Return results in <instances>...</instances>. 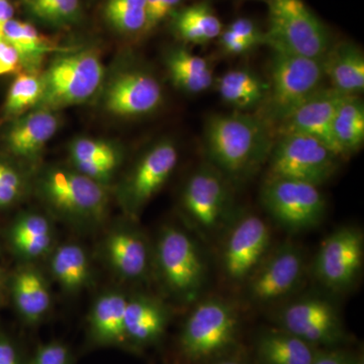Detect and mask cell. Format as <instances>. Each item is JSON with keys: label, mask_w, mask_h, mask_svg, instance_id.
<instances>
[{"label": "cell", "mask_w": 364, "mask_h": 364, "mask_svg": "<svg viewBox=\"0 0 364 364\" xmlns=\"http://www.w3.org/2000/svg\"><path fill=\"white\" fill-rule=\"evenodd\" d=\"M203 141L210 164L234 181L255 173L267 161L273 145L269 124L243 112L208 117Z\"/></svg>", "instance_id": "obj_1"}, {"label": "cell", "mask_w": 364, "mask_h": 364, "mask_svg": "<svg viewBox=\"0 0 364 364\" xmlns=\"http://www.w3.org/2000/svg\"><path fill=\"white\" fill-rule=\"evenodd\" d=\"M38 193L55 214L80 226H97L109 212L105 184L75 168L53 166L44 170L38 179Z\"/></svg>", "instance_id": "obj_2"}, {"label": "cell", "mask_w": 364, "mask_h": 364, "mask_svg": "<svg viewBox=\"0 0 364 364\" xmlns=\"http://www.w3.org/2000/svg\"><path fill=\"white\" fill-rule=\"evenodd\" d=\"M240 317L229 301L219 298L203 299L184 322L179 350L189 363L219 358L236 343Z\"/></svg>", "instance_id": "obj_3"}, {"label": "cell", "mask_w": 364, "mask_h": 364, "mask_svg": "<svg viewBox=\"0 0 364 364\" xmlns=\"http://www.w3.org/2000/svg\"><path fill=\"white\" fill-rule=\"evenodd\" d=\"M42 76L44 91L36 109L57 111L90 100L102 85L105 68L95 50H70L60 53Z\"/></svg>", "instance_id": "obj_4"}, {"label": "cell", "mask_w": 364, "mask_h": 364, "mask_svg": "<svg viewBox=\"0 0 364 364\" xmlns=\"http://www.w3.org/2000/svg\"><path fill=\"white\" fill-rule=\"evenodd\" d=\"M324 58L314 59L273 51L264 119L279 124L296 107L322 88Z\"/></svg>", "instance_id": "obj_5"}, {"label": "cell", "mask_w": 364, "mask_h": 364, "mask_svg": "<svg viewBox=\"0 0 364 364\" xmlns=\"http://www.w3.org/2000/svg\"><path fill=\"white\" fill-rule=\"evenodd\" d=\"M181 205L189 224L205 242L222 237L235 217L229 181L212 164L191 174Z\"/></svg>", "instance_id": "obj_6"}, {"label": "cell", "mask_w": 364, "mask_h": 364, "mask_svg": "<svg viewBox=\"0 0 364 364\" xmlns=\"http://www.w3.org/2000/svg\"><path fill=\"white\" fill-rule=\"evenodd\" d=\"M268 7L265 45L274 52L324 58L331 49L329 33L303 0H268Z\"/></svg>", "instance_id": "obj_7"}, {"label": "cell", "mask_w": 364, "mask_h": 364, "mask_svg": "<svg viewBox=\"0 0 364 364\" xmlns=\"http://www.w3.org/2000/svg\"><path fill=\"white\" fill-rule=\"evenodd\" d=\"M160 279L181 303H191L205 286L207 265L198 244L186 231L166 226L160 232L154 252Z\"/></svg>", "instance_id": "obj_8"}, {"label": "cell", "mask_w": 364, "mask_h": 364, "mask_svg": "<svg viewBox=\"0 0 364 364\" xmlns=\"http://www.w3.org/2000/svg\"><path fill=\"white\" fill-rule=\"evenodd\" d=\"M339 157L325 143L304 134H284L268 156L267 178L291 179L320 186L329 181Z\"/></svg>", "instance_id": "obj_9"}, {"label": "cell", "mask_w": 364, "mask_h": 364, "mask_svg": "<svg viewBox=\"0 0 364 364\" xmlns=\"http://www.w3.org/2000/svg\"><path fill=\"white\" fill-rule=\"evenodd\" d=\"M261 203L273 221L289 233L312 230L325 217L324 196L318 186L306 182L267 178Z\"/></svg>", "instance_id": "obj_10"}, {"label": "cell", "mask_w": 364, "mask_h": 364, "mask_svg": "<svg viewBox=\"0 0 364 364\" xmlns=\"http://www.w3.org/2000/svg\"><path fill=\"white\" fill-rule=\"evenodd\" d=\"M222 237L221 267L225 279L243 287L272 250L269 225L258 215H235Z\"/></svg>", "instance_id": "obj_11"}, {"label": "cell", "mask_w": 364, "mask_h": 364, "mask_svg": "<svg viewBox=\"0 0 364 364\" xmlns=\"http://www.w3.org/2000/svg\"><path fill=\"white\" fill-rule=\"evenodd\" d=\"M277 320L280 329L318 349L337 348L346 342L338 309L321 296H303L287 304L277 313Z\"/></svg>", "instance_id": "obj_12"}, {"label": "cell", "mask_w": 364, "mask_h": 364, "mask_svg": "<svg viewBox=\"0 0 364 364\" xmlns=\"http://www.w3.org/2000/svg\"><path fill=\"white\" fill-rule=\"evenodd\" d=\"M364 236L359 228L343 226L335 230L321 244L314 272L322 286L333 293L352 289L363 272Z\"/></svg>", "instance_id": "obj_13"}, {"label": "cell", "mask_w": 364, "mask_h": 364, "mask_svg": "<svg viewBox=\"0 0 364 364\" xmlns=\"http://www.w3.org/2000/svg\"><path fill=\"white\" fill-rule=\"evenodd\" d=\"M301 249L291 242L272 249L244 284L246 298L255 305H269L291 296L305 277Z\"/></svg>", "instance_id": "obj_14"}, {"label": "cell", "mask_w": 364, "mask_h": 364, "mask_svg": "<svg viewBox=\"0 0 364 364\" xmlns=\"http://www.w3.org/2000/svg\"><path fill=\"white\" fill-rule=\"evenodd\" d=\"M178 151L171 140H162L136 163L119 191L124 210L135 219L163 188L176 169Z\"/></svg>", "instance_id": "obj_15"}, {"label": "cell", "mask_w": 364, "mask_h": 364, "mask_svg": "<svg viewBox=\"0 0 364 364\" xmlns=\"http://www.w3.org/2000/svg\"><path fill=\"white\" fill-rule=\"evenodd\" d=\"M344 95L333 88H321L279 124V134H304L325 143L339 158L333 136V119Z\"/></svg>", "instance_id": "obj_16"}, {"label": "cell", "mask_w": 364, "mask_h": 364, "mask_svg": "<svg viewBox=\"0 0 364 364\" xmlns=\"http://www.w3.org/2000/svg\"><path fill=\"white\" fill-rule=\"evenodd\" d=\"M105 107L117 117H139L150 114L162 102V88L154 76L134 70L119 74L107 86Z\"/></svg>", "instance_id": "obj_17"}, {"label": "cell", "mask_w": 364, "mask_h": 364, "mask_svg": "<svg viewBox=\"0 0 364 364\" xmlns=\"http://www.w3.org/2000/svg\"><path fill=\"white\" fill-rule=\"evenodd\" d=\"M105 259L117 277L141 280L147 277L152 254L142 232L131 225L114 228L104 242Z\"/></svg>", "instance_id": "obj_18"}, {"label": "cell", "mask_w": 364, "mask_h": 364, "mask_svg": "<svg viewBox=\"0 0 364 364\" xmlns=\"http://www.w3.org/2000/svg\"><path fill=\"white\" fill-rule=\"evenodd\" d=\"M168 309L163 301L149 294L128 298L124 313L127 344L144 348L162 338L169 323Z\"/></svg>", "instance_id": "obj_19"}, {"label": "cell", "mask_w": 364, "mask_h": 364, "mask_svg": "<svg viewBox=\"0 0 364 364\" xmlns=\"http://www.w3.org/2000/svg\"><path fill=\"white\" fill-rule=\"evenodd\" d=\"M60 119L56 111L35 109L23 114L7 134V146L16 156L36 159L58 131Z\"/></svg>", "instance_id": "obj_20"}, {"label": "cell", "mask_w": 364, "mask_h": 364, "mask_svg": "<svg viewBox=\"0 0 364 364\" xmlns=\"http://www.w3.org/2000/svg\"><path fill=\"white\" fill-rule=\"evenodd\" d=\"M74 168L102 184H107L122 162V153L114 144L92 138L75 139L69 146Z\"/></svg>", "instance_id": "obj_21"}, {"label": "cell", "mask_w": 364, "mask_h": 364, "mask_svg": "<svg viewBox=\"0 0 364 364\" xmlns=\"http://www.w3.org/2000/svg\"><path fill=\"white\" fill-rule=\"evenodd\" d=\"M13 298L16 310L28 324H37L49 313L52 294L41 270L26 265L13 279Z\"/></svg>", "instance_id": "obj_22"}, {"label": "cell", "mask_w": 364, "mask_h": 364, "mask_svg": "<svg viewBox=\"0 0 364 364\" xmlns=\"http://www.w3.org/2000/svg\"><path fill=\"white\" fill-rule=\"evenodd\" d=\"M126 294L107 291L98 296L91 308L90 332L93 342L104 346L127 344L124 334Z\"/></svg>", "instance_id": "obj_23"}, {"label": "cell", "mask_w": 364, "mask_h": 364, "mask_svg": "<svg viewBox=\"0 0 364 364\" xmlns=\"http://www.w3.org/2000/svg\"><path fill=\"white\" fill-rule=\"evenodd\" d=\"M320 350L280 328L264 330L255 342L260 364H312Z\"/></svg>", "instance_id": "obj_24"}, {"label": "cell", "mask_w": 364, "mask_h": 364, "mask_svg": "<svg viewBox=\"0 0 364 364\" xmlns=\"http://www.w3.org/2000/svg\"><path fill=\"white\" fill-rule=\"evenodd\" d=\"M326 77L333 90L343 95H358L364 90V56L358 47L340 44L324 57Z\"/></svg>", "instance_id": "obj_25"}, {"label": "cell", "mask_w": 364, "mask_h": 364, "mask_svg": "<svg viewBox=\"0 0 364 364\" xmlns=\"http://www.w3.org/2000/svg\"><path fill=\"white\" fill-rule=\"evenodd\" d=\"M1 37L16 50L21 66L28 72H39L48 55L71 50L60 47L31 23L14 18L4 26Z\"/></svg>", "instance_id": "obj_26"}, {"label": "cell", "mask_w": 364, "mask_h": 364, "mask_svg": "<svg viewBox=\"0 0 364 364\" xmlns=\"http://www.w3.org/2000/svg\"><path fill=\"white\" fill-rule=\"evenodd\" d=\"M54 239L51 222L38 213L21 215L11 228V244L14 250L26 259L35 260L47 255L51 251Z\"/></svg>", "instance_id": "obj_27"}, {"label": "cell", "mask_w": 364, "mask_h": 364, "mask_svg": "<svg viewBox=\"0 0 364 364\" xmlns=\"http://www.w3.org/2000/svg\"><path fill=\"white\" fill-rule=\"evenodd\" d=\"M50 270L57 284L68 294L79 293L90 282V258L78 244L66 243L55 249Z\"/></svg>", "instance_id": "obj_28"}, {"label": "cell", "mask_w": 364, "mask_h": 364, "mask_svg": "<svg viewBox=\"0 0 364 364\" xmlns=\"http://www.w3.org/2000/svg\"><path fill=\"white\" fill-rule=\"evenodd\" d=\"M170 78L177 88L188 93L203 92L213 85V71L208 60L186 48H176L165 60Z\"/></svg>", "instance_id": "obj_29"}, {"label": "cell", "mask_w": 364, "mask_h": 364, "mask_svg": "<svg viewBox=\"0 0 364 364\" xmlns=\"http://www.w3.org/2000/svg\"><path fill=\"white\" fill-rule=\"evenodd\" d=\"M218 91L228 105L245 111L263 104L269 86L248 69H234L218 79Z\"/></svg>", "instance_id": "obj_30"}, {"label": "cell", "mask_w": 364, "mask_h": 364, "mask_svg": "<svg viewBox=\"0 0 364 364\" xmlns=\"http://www.w3.org/2000/svg\"><path fill=\"white\" fill-rule=\"evenodd\" d=\"M333 136L341 157L360 149L364 141V105L358 95H344L333 119Z\"/></svg>", "instance_id": "obj_31"}, {"label": "cell", "mask_w": 364, "mask_h": 364, "mask_svg": "<svg viewBox=\"0 0 364 364\" xmlns=\"http://www.w3.org/2000/svg\"><path fill=\"white\" fill-rule=\"evenodd\" d=\"M173 26L182 40L196 45L207 44L219 38L223 31L221 21L205 1L177 11Z\"/></svg>", "instance_id": "obj_32"}, {"label": "cell", "mask_w": 364, "mask_h": 364, "mask_svg": "<svg viewBox=\"0 0 364 364\" xmlns=\"http://www.w3.org/2000/svg\"><path fill=\"white\" fill-rule=\"evenodd\" d=\"M44 91L43 76L39 72L18 74L9 87L4 102V112L9 117L21 116L39 105Z\"/></svg>", "instance_id": "obj_33"}, {"label": "cell", "mask_w": 364, "mask_h": 364, "mask_svg": "<svg viewBox=\"0 0 364 364\" xmlns=\"http://www.w3.org/2000/svg\"><path fill=\"white\" fill-rule=\"evenodd\" d=\"M28 13L36 20L53 26L67 28L77 23L82 16L80 0H21Z\"/></svg>", "instance_id": "obj_34"}, {"label": "cell", "mask_w": 364, "mask_h": 364, "mask_svg": "<svg viewBox=\"0 0 364 364\" xmlns=\"http://www.w3.org/2000/svg\"><path fill=\"white\" fill-rule=\"evenodd\" d=\"M105 16L119 32H141L146 26L145 0H107Z\"/></svg>", "instance_id": "obj_35"}, {"label": "cell", "mask_w": 364, "mask_h": 364, "mask_svg": "<svg viewBox=\"0 0 364 364\" xmlns=\"http://www.w3.org/2000/svg\"><path fill=\"white\" fill-rule=\"evenodd\" d=\"M25 181L20 171L0 161V208L9 207L23 195Z\"/></svg>", "instance_id": "obj_36"}, {"label": "cell", "mask_w": 364, "mask_h": 364, "mask_svg": "<svg viewBox=\"0 0 364 364\" xmlns=\"http://www.w3.org/2000/svg\"><path fill=\"white\" fill-rule=\"evenodd\" d=\"M31 364H71L70 350L62 342H48L37 349Z\"/></svg>", "instance_id": "obj_37"}, {"label": "cell", "mask_w": 364, "mask_h": 364, "mask_svg": "<svg viewBox=\"0 0 364 364\" xmlns=\"http://www.w3.org/2000/svg\"><path fill=\"white\" fill-rule=\"evenodd\" d=\"M312 364H364L363 356L337 348L321 349Z\"/></svg>", "instance_id": "obj_38"}, {"label": "cell", "mask_w": 364, "mask_h": 364, "mask_svg": "<svg viewBox=\"0 0 364 364\" xmlns=\"http://www.w3.org/2000/svg\"><path fill=\"white\" fill-rule=\"evenodd\" d=\"M228 30L236 33L242 39L247 41L253 48L257 45L264 44V33H261L258 26L249 18H237L229 26Z\"/></svg>", "instance_id": "obj_39"}, {"label": "cell", "mask_w": 364, "mask_h": 364, "mask_svg": "<svg viewBox=\"0 0 364 364\" xmlns=\"http://www.w3.org/2000/svg\"><path fill=\"white\" fill-rule=\"evenodd\" d=\"M21 67L16 50L0 36V76L20 72Z\"/></svg>", "instance_id": "obj_40"}, {"label": "cell", "mask_w": 364, "mask_h": 364, "mask_svg": "<svg viewBox=\"0 0 364 364\" xmlns=\"http://www.w3.org/2000/svg\"><path fill=\"white\" fill-rule=\"evenodd\" d=\"M219 38L220 44H221L223 49L229 53V54H242V53L247 52L253 48L252 46L249 44L247 41L242 39L241 37L228 30V28L227 30L222 31Z\"/></svg>", "instance_id": "obj_41"}, {"label": "cell", "mask_w": 364, "mask_h": 364, "mask_svg": "<svg viewBox=\"0 0 364 364\" xmlns=\"http://www.w3.org/2000/svg\"><path fill=\"white\" fill-rule=\"evenodd\" d=\"M0 364H21L16 346L4 335H0Z\"/></svg>", "instance_id": "obj_42"}, {"label": "cell", "mask_w": 364, "mask_h": 364, "mask_svg": "<svg viewBox=\"0 0 364 364\" xmlns=\"http://www.w3.org/2000/svg\"><path fill=\"white\" fill-rule=\"evenodd\" d=\"M145 9L146 26L144 31L149 32L161 21L159 16L160 0H145Z\"/></svg>", "instance_id": "obj_43"}, {"label": "cell", "mask_w": 364, "mask_h": 364, "mask_svg": "<svg viewBox=\"0 0 364 364\" xmlns=\"http://www.w3.org/2000/svg\"><path fill=\"white\" fill-rule=\"evenodd\" d=\"M14 9L9 0H0V36L2 35L4 26L9 21L13 20Z\"/></svg>", "instance_id": "obj_44"}, {"label": "cell", "mask_w": 364, "mask_h": 364, "mask_svg": "<svg viewBox=\"0 0 364 364\" xmlns=\"http://www.w3.org/2000/svg\"><path fill=\"white\" fill-rule=\"evenodd\" d=\"M181 0H160V20L163 21L170 14L173 13L176 7L178 6Z\"/></svg>", "instance_id": "obj_45"}, {"label": "cell", "mask_w": 364, "mask_h": 364, "mask_svg": "<svg viewBox=\"0 0 364 364\" xmlns=\"http://www.w3.org/2000/svg\"><path fill=\"white\" fill-rule=\"evenodd\" d=\"M213 364H247L241 359L234 358H223L215 359Z\"/></svg>", "instance_id": "obj_46"}, {"label": "cell", "mask_w": 364, "mask_h": 364, "mask_svg": "<svg viewBox=\"0 0 364 364\" xmlns=\"http://www.w3.org/2000/svg\"><path fill=\"white\" fill-rule=\"evenodd\" d=\"M2 289H4V275H2L1 270H0V296L2 294Z\"/></svg>", "instance_id": "obj_47"}]
</instances>
